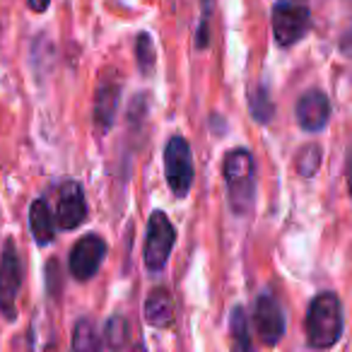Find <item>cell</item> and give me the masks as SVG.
I'll use <instances>...</instances> for the list:
<instances>
[{"instance_id": "cell-1", "label": "cell", "mask_w": 352, "mask_h": 352, "mask_svg": "<svg viewBox=\"0 0 352 352\" xmlns=\"http://www.w3.org/2000/svg\"><path fill=\"white\" fill-rule=\"evenodd\" d=\"M222 174H225V186H227V196H230L232 212L239 217L249 215L256 201L254 155L246 147H236V150L227 152L225 164H222Z\"/></svg>"}, {"instance_id": "cell-2", "label": "cell", "mask_w": 352, "mask_h": 352, "mask_svg": "<svg viewBox=\"0 0 352 352\" xmlns=\"http://www.w3.org/2000/svg\"><path fill=\"white\" fill-rule=\"evenodd\" d=\"M342 336L340 299L333 292H318L307 311V342L311 350H328Z\"/></svg>"}, {"instance_id": "cell-3", "label": "cell", "mask_w": 352, "mask_h": 352, "mask_svg": "<svg viewBox=\"0 0 352 352\" xmlns=\"http://www.w3.org/2000/svg\"><path fill=\"white\" fill-rule=\"evenodd\" d=\"M270 25H273V36L280 46H292L311 30V12L299 0H280L270 12Z\"/></svg>"}, {"instance_id": "cell-4", "label": "cell", "mask_w": 352, "mask_h": 352, "mask_svg": "<svg viewBox=\"0 0 352 352\" xmlns=\"http://www.w3.org/2000/svg\"><path fill=\"white\" fill-rule=\"evenodd\" d=\"M164 171H166V184H169L171 193L176 198H186L193 186V157L191 147H188L186 138L171 135L164 147Z\"/></svg>"}, {"instance_id": "cell-5", "label": "cell", "mask_w": 352, "mask_h": 352, "mask_svg": "<svg viewBox=\"0 0 352 352\" xmlns=\"http://www.w3.org/2000/svg\"><path fill=\"white\" fill-rule=\"evenodd\" d=\"M176 241V230L169 217L162 210H155L147 220V236H145V265L152 273H160L166 265Z\"/></svg>"}, {"instance_id": "cell-6", "label": "cell", "mask_w": 352, "mask_h": 352, "mask_svg": "<svg viewBox=\"0 0 352 352\" xmlns=\"http://www.w3.org/2000/svg\"><path fill=\"white\" fill-rule=\"evenodd\" d=\"M22 285V265L17 258L15 241L8 239L0 254V314L8 321H15L17 316V292Z\"/></svg>"}, {"instance_id": "cell-7", "label": "cell", "mask_w": 352, "mask_h": 352, "mask_svg": "<svg viewBox=\"0 0 352 352\" xmlns=\"http://www.w3.org/2000/svg\"><path fill=\"white\" fill-rule=\"evenodd\" d=\"M254 323L261 342L268 347L278 345L285 336V314L273 292H261L254 304Z\"/></svg>"}, {"instance_id": "cell-8", "label": "cell", "mask_w": 352, "mask_h": 352, "mask_svg": "<svg viewBox=\"0 0 352 352\" xmlns=\"http://www.w3.org/2000/svg\"><path fill=\"white\" fill-rule=\"evenodd\" d=\"M107 256V241L99 234H85L70 251V273L75 280H89L97 275Z\"/></svg>"}, {"instance_id": "cell-9", "label": "cell", "mask_w": 352, "mask_h": 352, "mask_svg": "<svg viewBox=\"0 0 352 352\" xmlns=\"http://www.w3.org/2000/svg\"><path fill=\"white\" fill-rule=\"evenodd\" d=\"M87 217V203L85 191L78 182H65L58 188V208H56V222L60 230H75Z\"/></svg>"}, {"instance_id": "cell-10", "label": "cell", "mask_w": 352, "mask_h": 352, "mask_svg": "<svg viewBox=\"0 0 352 352\" xmlns=\"http://www.w3.org/2000/svg\"><path fill=\"white\" fill-rule=\"evenodd\" d=\"M294 113H297V123L307 133L323 131L331 118V102L321 89H309L299 97Z\"/></svg>"}, {"instance_id": "cell-11", "label": "cell", "mask_w": 352, "mask_h": 352, "mask_svg": "<svg viewBox=\"0 0 352 352\" xmlns=\"http://www.w3.org/2000/svg\"><path fill=\"white\" fill-rule=\"evenodd\" d=\"M118 99H121V87L113 82H102V87L97 89V99H94V123L99 133H107L113 126Z\"/></svg>"}, {"instance_id": "cell-12", "label": "cell", "mask_w": 352, "mask_h": 352, "mask_svg": "<svg viewBox=\"0 0 352 352\" xmlns=\"http://www.w3.org/2000/svg\"><path fill=\"white\" fill-rule=\"evenodd\" d=\"M145 318L150 326L166 328L174 323V297L166 287H155L145 299Z\"/></svg>"}, {"instance_id": "cell-13", "label": "cell", "mask_w": 352, "mask_h": 352, "mask_svg": "<svg viewBox=\"0 0 352 352\" xmlns=\"http://www.w3.org/2000/svg\"><path fill=\"white\" fill-rule=\"evenodd\" d=\"M30 227L34 241L39 246H49L56 236V215H51V208L44 198H36L30 208Z\"/></svg>"}, {"instance_id": "cell-14", "label": "cell", "mask_w": 352, "mask_h": 352, "mask_svg": "<svg viewBox=\"0 0 352 352\" xmlns=\"http://www.w3.org/2000/svg\"><path fill=\"white\" fill-rule=\"evenodd\" d=\"M230 328H232V352H254L249 318H246V311L241 307L232 309Z\"/></svg>"}, {"instance_id": "cell-15", "label": "cell", "mask_w": 352, "mask_h": 352, "mask_svg": "<svg viewBox=\"0 0 352 352\" xmlns=\"http://www.w3.org/2000/svg\"><path fill=\"white\" fill-rule=\"evenodd\" d=\"M73 352H102V340L89 318H80L73 331Z\"/></svg>"}, {"instance_id": "cell-16", "label": "cell", "mask_w": 352, "mask_h": 352, "mask_svg": "<svg viewBox=\"0 0 352 352\" xmlns=\"http://www.w3.org/2000/svg\"><path fill=\"white\" fill-rule=\"evenodd\" d=\"M104 340L111 347L113 352H121L123 347L131 340V326L123 316H111L107 321V328H104Z\"/></svg>"}, {"instance_id": "cell-17", "label": "cell", "mask_w": 352, "mask_h": 352, "mask_svg": "<svg viewBox=\"0 0 352 352\" xmlns=\"http://www.w3.org/2000/svg\"><path fill=\"white\" fill-rule=\"evenodd\" d=\"M135 58H138V68H140V73L150 75L152 68H155L157 54H155V44H152L150 34H145V32L138 34V39H135Z\"/></svg>"}, {"instance_id": "cell-18", "label": "cell", "mask_w": 352, "mask_h": 352, "mask_svg": "<svg viewBox=\"0 0 352 352\" xmlns=\"http://www.w3.org/2000/svg\"><path fill=\"white\" fill-rule=\"evenodd\" d=\"M321 166V147L316 142H309L297 155V171L302 176H314Z\"/></svg>"}, {"instance_id": "cell-19", "label": "cell", "mask_w": 352, "mask_h": 352, "mask_svg": "<svg viewBox=\"0 0 352 352\" xmlns=\"http://www.w3.org/2000/svg\"><path fill=\"white\" fill-rule=\"evenodd\" d=\"M251 113H254V118H256V121H261V123H268L270 118H273L275 104L270 102L268 89H265L263 85H261V87L251 94Z\"/></svg>"}, {"instance_id": "cell-20", "label": "cell", "mask_w": 352, "mask_h": 352, "mask_svg": "<svg viewBox=\"0 0 352 352\" xmlns=\"http://www.w3.org/2000/svg\"><path fill=\"white\" fill-rule=\"evenodd\" d=\"M340 49H342V54H352V17H350V27H347L340 36Z\"/></svg>"}, {"instance_id": "cell-21", "label": "cell", "mask_w": 352, "mask_h": 352, "mask_svg": "<svg viewBox=\"0 0 352 352\" xmlns=\"http://www.w3.org/2000/svg\"><path fill=\"white\" fill-rule=\"evenodd\" d=\"M27 3H30V8H32L34 12H44L46 8H49L51 0H27Z\"/></svg>"}, {"instance_id": "cell-22", "label": "cell", "mask_w": 352, "mask_h": 352, "mask_svg": "<svg viewBox=\"0 0 352 352\" xmlns=\"http://www.w3.org/2000/svg\"><path fill=\"white\" fill-rule=\"evenodd\" d=\"M347 188H350V193H352V162H350V166H347Z\"/></svg>"}, {"instance_id": "cell-23", "label": "cell", "mask_w": 352, "mask_h": 352, "mask_svg": "<svg viewBox=\"0 0 352 352\" xmlns=\"http://www.w3.org/2000/svg\"><path fill=\"white\" fill-rule=\"evenodd\" d=\"M135 352H145V347H142V345H138V347H135Z\"/></svg>"}]
</instances>
